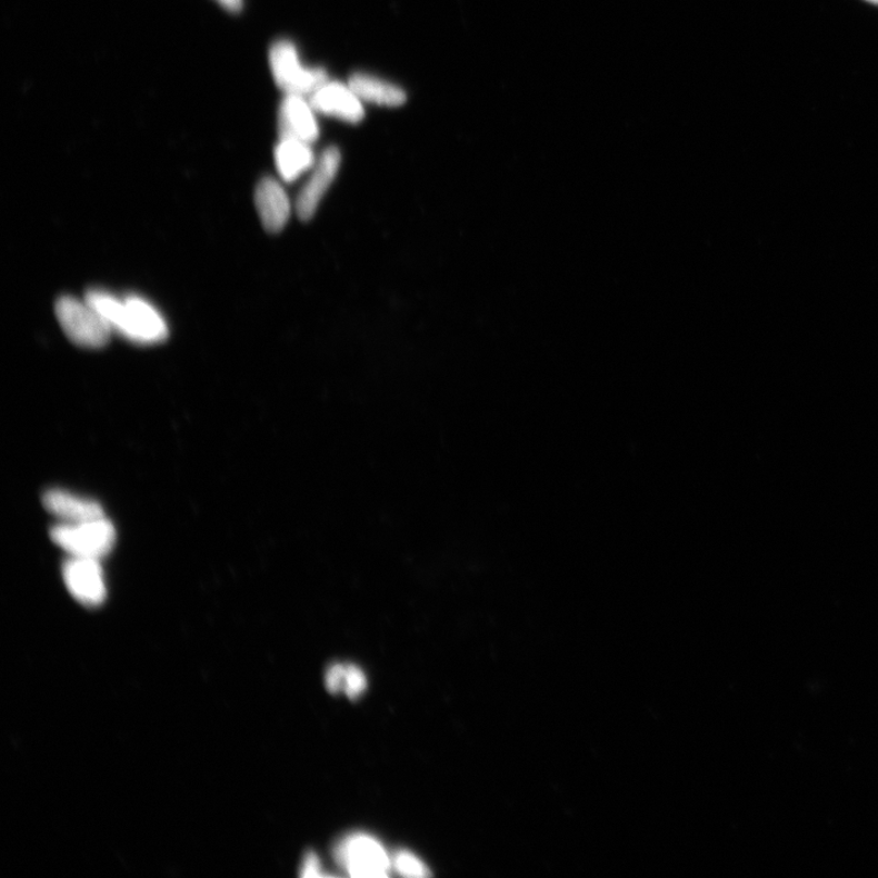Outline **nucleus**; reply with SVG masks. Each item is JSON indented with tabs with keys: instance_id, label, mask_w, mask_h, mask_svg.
Masks as SVG:
<instances>
[{
	"instance_id": "1",
	"label": "nucleus",
	"mask_w": 878,
	"mask_h": 878,
	"mask_svg": "<svg viewBox=\"0 0 878 878\" xmlns=\"http://www.w3.org/2000/svg\"><path fill=\"white\" fill-rule=\"evenodd\" d=\"M90 303L110 326L127 340L137 345H156L167 340L169 330L161 313L141 297L120 299L103 291H91L86 296Z\"/></svg>"
},
{
	"instance_id": "2",
	"label": "nucleus",
	"mask_w": 878,
	"mask_h": 878,
	"mask_svg": "<svg viewBox=\"0 0 878 878\" xmlns=\"http://www.w3.org/2000/svg\"><path fill=\"white\" fill-rule=\"evenodd\" d=\"M53 542L69 557L103 559L117 542V531L106 517L82 522H59L50 531Z\"/></svg>"
},
{
	"instance_id": "3",
	"label": "nucleus",
	"mask_w": 878,
	"mask_h": 878,
	"mask_svg": "<svg viewBox=\"0 0 878 878\" xmlns=\"http://www.w3.org/2000/svg\"><path fill=\"white\" fill-rule=\"evenodd\" d=\"M57 318L62 331L74 345L83 348L104 347L112 333L110 326L84 299L62 297L56 306Z\"/></svg>"
},
{
	"instance_id": "4",
	"label": "nucleus",
	"mask_w": 878,
	"mask_h": 878,
	"mask_svg": "<svg viewBox=\"0 0 878 878\" xmlns=\"http://www.w3.org/2000/svg\"><path fill=\"white\" fill-rule=\"evenodd\" d=\"M269 60L276 83L287 94L311 96L329 81L325 70L300 64L297 48L291 42H276L270 49Z\"/></svg>"
},
{
	"instance_id": "5",
	"label": "nucleus",
	"mask_w": 878,
	"mask_h": 878,
	"mask_svg": "<svg viewBox=\"0 0 878 878\" xmlns=\"http://www.w3.org/2000/svg\"><path fill=\"white\" fill-rule=\"evenodd\" d=\"M338 864L353 877H386L392 861L379 840L363 834L350 835L337 845Z\"/></svg>"
},
{
	"instance_id": "6",
	"label": "nucleus",
	"mask_w": 878,
	"mask_h": 878,
	"mask_svg": "<svg viewBox=\"0 0 878 878\" xmlns=\"http://www.w3.org/2000/svg\"><path fill=\"white\" fill-rule=\"evenodd\" d=\"M62 577L71 596L87 607H97L107 598V585L100 560L69 557Z\"/></svg>"
},
{
	"instance_id": "7",
	"label": "nucleus",
	"mask_w": 878,
	"mask_h": 878,
	"mask_svg": "<svg viewBox=\"0 0 878 878\" xmlns=\"http://www.w3.org/2000/svg\"><path fill=\"white\" fill-rule=\"evenodd\" d=\"M341 166V153L336 147L325 150L312 168V173L297 198L296 209L300 220L316 216L317 209Z\"/></svg>"
},
{
	"instance_id": "8",
	"label": "nucleus",
	"mask_w": 878,
	"mask_h": 878,
	"mask_svg": "<svg viewBox=\"0 0 878 878\" xmlns=\"http://www.w3.org/2000/svg\"><path fill=\"white\" fill-rule=\"evenodd\" d=\"M310 104L321 114L335 117L350 123L363 118L361 99L350 86L326 82L311 94Z\"/></svg>"
},
{
	"instance_id": "9",
	"label": "nucleus",
	"mask_w": 878,
	"mask_h": 878,
	"mask_svg": "<svg viewBox=\"0 0 878 878\" xmlns=\"http://www.w3.org/2000/svg\"><path fill=\"white\" fill-rule=\"evenodd\" d=\"M313 108L305 97L287 94L280 107L279 131L285 140L311 144L318 140L319 124Z\"/></svg>"
},
{
	"instance_id": "10",
	"label": "nucleus",
	"mask_w": 878,
	"mask_h": 878,
	"mask_svg": "<svg viewBox=\"0 0 878 878\" xmlns=\"http://www.w3.org/2000/svg\"><path fill=\"white\" fill-rule=\"evenodd\" d=\"M256 206L263 228L280 232L291 217V200L276 180L262 179L256 191Z\"/></svg>"
},
{
	"instance_id": "11",
	"label": "nucleus",
	"mask_w": 878,
	"mask_h": 878,
	"mask_svg": "<svg viewBox=\"0 0 878 878\" xmlns=\"http://www.w3.org/2000/svg\"><path fill=\"white\" fill-rule=\"evenodd\" d=\"M46 509L66 523L103 518L104 511L97 501L81 498L62 489H50L43 496Z\"/></svg>"
},
{
	"instance_id": "12",
	"label": "nucleus",
	"mask_w": 878,
	"mask_h": 878,
	"mask_svg": "<svg viewBox=\"0 0 878 878\" xmlns=\"http://www.w3.org/2000/svg\"><path fill=\"white\" fill-rule=\"evenodd\" d=\"M276 167L286 182H293L316 166V158L309 143L285 140L275 150Z\"/></svg>"
},
{
	"instance_id": "13",
	"label": "nucleus",
	"mask_w": 878,
	"mask_h": 878,
	"mask_svg": "<svg viewBox=\"0 0 878 878\" xmlns=\"http://www.w3.org/2000/svg\"><path fill=\"white\" fill-rule=\"evenodd\" d=\"M349 86L361 100L375 104L399 107L407 100L406 92L401 88L371 74L356 73L350 78Z\"/></svg>"
},
{
	"instance_id": "14",
	"label": "nucleus",
	"mask_w": 878,
	"mask_h": 878,
	"mask_svg": "<svg viewBox=\"0 0 878 878\" xmlns=\"http://www.w3.org/2000/svg\"><path fill=\"white\" fill-rule=\"evenodd\" d=\"M392 867L399 875L406 877H428L431 875L428 867H426L418 857L413 856L412 852L407 850L397 852L392 861Z\"/></svg>"
},
{
	"instance_id": "15",
	"label": "nucleus",
	"mask_w": 878,
	"mask_h": 878,
	"mask_svg": "<svg viewBox=\"0 0 878 878\" xmlns=\"http://www.w3.org/2000/svg\"><path fill=\"white\" fill-rule=\"evenodd\" d=\"M367 677L357 665H346L343 692L350 699L359 698L367 688Z\"/></svg>"
},
{
	"instance_id": "16",
	"label": "nucleus",
	"mask_w": 878,
	"mask_h": 878,
	"mask_svg": "<svg viewBox=\"0 0 878 878\" xmlns=\"http://www.w3.org/2000/svg\"><path fill=\"white\" fill-rule=\"evenodd\" d=\"M346 665L335 664L326 671L325 684L326 688L331 694L343 691Z\"/></svg>"
},
{
	"instance_id": "17",
	"label": "nucleus",
	"mask_w": 878,
	"mask_h": 878,
	"mask_svg": "<svg viewBox=\"0 0 878 878\" xmlns=\"http://www.w3.org/2000/svg\"><path fill=\"white\" fill-rule=\"evenodd\" d=\"M320 869L321 864L319 857L316 855V852L309 851L305 857L302 874L300 875L303 877H319L321 876Z\"/></svg>"
},
{
	"instance_id": "18",
	"label": "nucleus",
	"mask_w": 878,
	"mask_h": 878,
	"mask_svg": "<svg viewBox=\"0 0 878 878\" xmlns=\"http://www.w3.org/2000/svg\"><path fill=\"white\" fill-rule=\"evenodd\" d=\"M217 2L231 12H238L243 7V0H217Z\"/></svg>"
},
{
	"instance_id": "19",
	"label": "nucleus",
	"mask_w": 878,
	"mask_h": 878,
	"mask_svg": "<svg viewBox=\"0 0 878 878\" xmlns=\"http://www.w3.org/2000/svg\"><path fill=\"white\" fill-rule=\"evenodd\" d=\"M868 2H870V3H874V4H877V6H878V0H868Z\"/></svg>"
}]
</instances>
